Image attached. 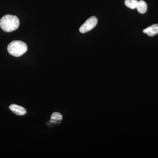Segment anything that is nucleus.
I'll use <instances>...</instances> for the list:
<instances>
[{"instance_id": "f257e3e1", "label": "nucleus", "mask_w": 158, "mask_h": 158, "mask_svg": "<svg viewBox=\"0 0 158 158\" xmlns=\"http://www.w3.org/2000/svg\"><path fill=\"white\" fill-rule=\"evenodd\" d=\"M19 20L15 15H6L0 19V27L3 31L11 32L18 28Z\"/></svg>"}, {"instance_id": "f03ea898", "label": "nucleus", "mask_w": 158, "mask_h": 158, "mask_svg": "<svg viewBox=\"0 0 158 158\" xmlns=\"http://www.w3.org/2000/svg\"><path fill=\"white\" fill-rule=\"evenodd\" d=\"M7 49L10 55L18 57L25 53L28 48L24 42L20 40H13L9 44Z\"/></svg>"}, {"instance_id": "7ed1b4c3", "label": "nucleus", "mask_w": 158, "mask_h": 158, "mask_svg": "<svg viewBox=\"0 0 158 158\" xmlns=\"http://www.w3.org/2000/svg\"><path fill=\"white\" fill-rule=\"evenodd\" d=\"M98 19L95 16H92L88 18L86 22L79 29V31L82 34L87 33L89 31H91L97 24Z\"/></svg>"}, {"instance_id": "20e7f679", "label": "nucleus", "mask_w": 158, "mask_h": 158, "mask_svg": "<svg viewBox=\"0 0 158 158\" xmlns=\"http://www.w3.org/2000/svg\"><path fill=\"white\" fill-rule=\"evenodd\" d=\"M9 109L15 114L19 116H23L25 115L27 113V110L24 108L17 105H10Z\"/></svg>"}, {"instance_id": "39448f33", "label": "nucleus", "mask_w": 158, "mask_h": 158, "mask_svg": "<svg viewBox=\"0 0 158 158\" xmlns=\"http://www.w3.org/2000/svg\"><path fill=\"white\" fill-rule=\"evenodd\" d=\"M144 34H147L149 37H153L158 34V24H155L150 26L147 28L143 31Z\"/></svg>"}, {"instance_id": "423d86ee", "label": "nucleus", "mask_w": 158, "mask_h": 158, "mask_svg": "<svg viewBox=\"0 0 158 158\" xmlns=\"http://www.w3.org/2000/svg\"><path fill=\"white\" fill-rule=\"evenodd\" d=\"M62 119V116L59 113H54L51 116L49 123L51 124H58L61 123Z\"/></svg>"}, {"instance_id": "0eeeda50", "label": "nucleus", "mask_w": 158, "mask_h": 158, "mask_svg": "<svg viewBox=\"0 0 158 158\" xmlns=\"http://www.w3.org/2000/svg\"><path fill=\"white\" fill-rule=\"evenodd\" d=\"M137 10L141 14H144L147 10V5L144 1H138V4L137 7Z\"/></svg>"}, {"instance_id": "6e6552de", "label": "nucleus", "mask_w": 158, "mask_h": 158, "mask_svg": "<svg viewBox=\"0 0 158 158\" xmlns=\"http://www.w3.org/2000/svg\"><path fill=\"white\" fill-rule=\"evenodd\" d=\"M124 3L125 5L128 8L134 9L137 8L138 4V0H125Z\"/></svg>"}]
</instances>
